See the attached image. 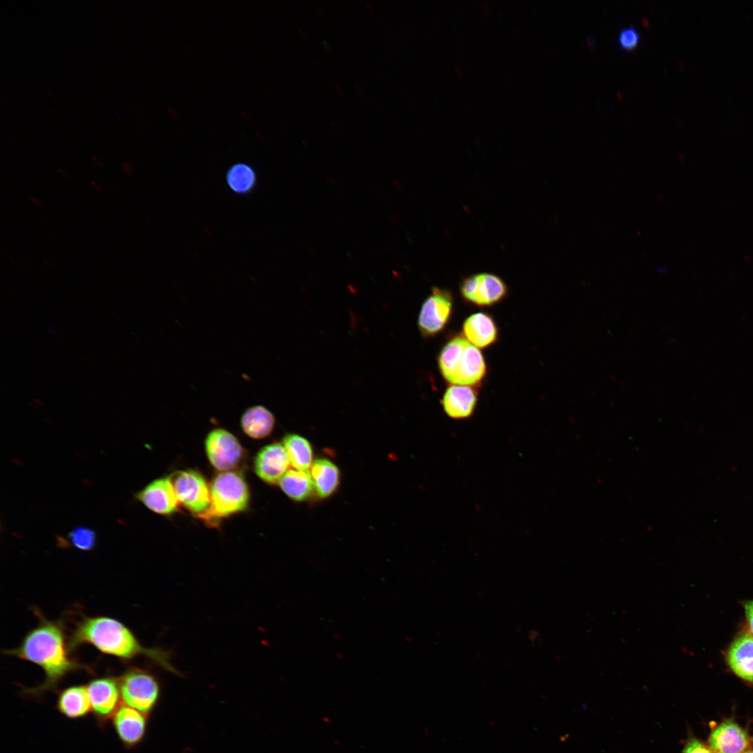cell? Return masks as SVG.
Returning <instances> with one entry per match:
<instances>
[{
	"label": "cell",
	"instance_id": "52a82bcc",
	"mask_svg": "<svg viewBox=\"0 0 753 753\" xmlns=\"http://www.w3.org/2000/svg\"><path fill=\"white\" fill-rule=\"evenodd\" d=\"M453 307L450 291L434 287L423 303L418 319L421 335L429 337L439 333L448 323Z\"/></svg>",
	"mask_w": 753,
	"mask_h": 753
},
{
	"label": "cell",
	"instance_id": "d6a6232c",
	"mask_svg": "<svg viewBox=\"0 0 753 753\" xmlns=\"http://www.w3.org/2000/svg\"><path fill=\"white\" fill-rule=\"evenodd\" d=\"M41 261L42 264L47 268H52L53 266L52 262L46 258H43Z\"/></svg>",
	"mask_w": 753,
	"mask_h": 753
},
{
	"label": "cell",
	"instance_id": "836d02e7",
	"mask_svg": "<svg viewBox=\"0 0 753 753\" xmlns=\"http://www.w3.org/2000/svg\"><path fill=\"white\" fill-rule=\"evenodd\" d=\"M743 753H753V750L747 752H744Z\"/></svg>",
	"mask_w": 753,
	"mask_h": 753
},
{
	"label": "cell",
	"instance_id": "277c9868",
	"mask_svg": "<svg viewBox=\"0 0 753 753\" xmlns=\"http://www.w3.org/2000/svg\"><path fill=\"white\" fill-rule=\"evenodd\" d=\"M210 495V508L201 518L211 522L245 510L250 497L244 478L234 471H222L213 478Z\"/></svg>",
	"mask_w": 753,
	"mask_h": 753
},
{
	"label": "cell",
	"instance_id": "44dd1931",
	"mask_svg": "<svg viewBox=\"0 0 753 753\" xmlns=\"http://www.w3.org/2000/svg\"><path fill=\"white\" fill-rule=\"evenodd\" d=\"M278 483L284 493L296 501H305L314 490L312 476L308 471L289 469Z\"/></svg>",
	"mask_w": 753,
	"mask_h": 753
},
{
	"label": "cell",
	"instance_id": "cb8c5ba5",
	"mask_svg": "<svg viewBox=\"0 0 753 753\" xmlns=\"http://www.w3.org/2000/svg\"><path fill=\"white\" fill-rule=\"evenodd\" d=\"M68 540L75 549L82 552L93 550L97 543V534L94 529L85 526H79L72 529Z\"/></svg>",
	"mask_w": 753,
	"mask_h": 753
},
{
	"label": "cell",
	"instance_id": "ffe728a7",
	"mask_svg": "<svg viewBox=\"0 0 753 753\" xmlns=\"http://www.w3.org/2000/svg\"><path fill=\"white\" fill-rule=\"evenodd\" d=\"M314 489L322 499L331 496L340 484V471L330 460L320 458L314 460L311 466Z\"/></svg>",
	"mask_w": 753,
	"mask_h": 753
},
{
	"label": "cell",
	"instance_id": "83f0119b",
	"mask_svg": "<svg viewBox=\"0 0 753 753\" xmlns=\"http://www.w3.org/2000/svg\"><path fill=\"white\" fill-rule=\"evenodd\" d=\"M121 169L123 172L129 176L134 175L135 172V168L133 165L128 160H123L121 162Z\"/></svg>",
	"mask_w": 753,
	"mask_h": 753
},
{
	"label": "cell",
	"instance_id": "9c48e42d",
	"mask_svg": "<svg viewBox=\"0 0 753 753\" xmlns=\"http://www.w3.org/2000/svg\"><path fill=\"white\" fill-rule=\"evenodd\" d=\"M93 713L98 725L104 726L123 702L118 678L102 676L91 680L86 685Z\"/></svg>",
	"mask_w": 753,
	"mask_h": 753
},
{
	"label": "cell",
	"instance_id": "5b68a950",
	"mask_svg": "<svg viewBox=\"0 0 753 753\" xmlns=\"http://www.w3.org/2000/svg\"><path fill=\"white\" fill-rule=\"evenodd\" d=\"M118 680L123 703L149 716L160 695V685L156 676L148 670L131 667Z\"/></svg>",
	"mask_w": 753,
	"mask_h": 753
},
{
	"label": "cell",
	"instance_id": "4fadbf2b",
	"mask_svg": "<svg viewBox=\"0 0 753 753\" xmlns=\"http://www.w3.org/2000/svg\"><path fill=\"white\" fill-rule=\"evenodd\" d=\"M289 465L285 448L278 443L264 447L257 455L254 463L257 475L270 484L279 482L289 470Z\"/></svg>",
	"mask_w": 753,
	"mask_h": 753
},
{
	"label": "cell",
	"instance_id": "9a60e30c",
	"mask_svg": "<svg viewBox=\"0 0 753 753\" xmlns=\"http://www.w3.org/2000/svg\"><path fill=\"white\" fill-rule=\"evenodd\" d=\"M477 403V394L470 386L452 385L447 388L441 404L447 416L460 420L470 417Z\"/></svg>",
	"mask_w": 753,
	"mask_h": 753
},
{
	"label": "cell",
	"instance_id": "ac0fdd59",
	"mask_svg": "<svg viewBox=\"0 0 753 753\" xmlns=\"http://www.w3.org/2000/svg\"><path fill=\"white\" fill-rule=\"evenodd\" d=\"M465 338L478 348H485L496 342L498 330L493 318L488 314H471L463 324Z\"/></svg>",
	"mask_w": 753,
	"mask_h": 753
},
{
	"label": "cell",
	"instance_id": "f546056e",
	"mask_svg": "<svg viewBox=\"0 0 753 753\" xmlns=\"http://www.w3.org/2000/svg\"><path fill=\"white\" fill-rule=\"evenodd\" d=\"M91 186L98 192H101L103 190V187L98 181L94 179L90 181Z\"/></svg>",
	"mask_w": 753,
	"mask_h": 753
},
{
	"label": "cell",
	"instance_id": "d6986e66",
	"mask_svg": "<svg viewBox=\"0 0 753 753\" xmlns=\"http://www.w3.org/2000/svg\"><path fill=\"white\" fill-rule=\"evenodd\" d=\"M275 419L272 412L262 405L248 408L241 418V426L245 434L253 439H263L273 430Z\"/></svg>",
	"mask_w": 753,
	"mask_h": 753
},
{
	"label": "cell",
	"instance_id": "1f68e13d",
	"mask_svg": "<svg viewBox=\"0 0 753 753\" xmlns=\"http://www.w3.org/2000/svg\"><path fill=\"white\" fill-rule=\"evenodd\" d=\"M58 172L65 179H68L70 178L69 173L61 167L58 168Z\"/></svg>",
	"mask_w": 753,
	"mask_h": 753
},
{
	"label": "cell",
	"instance_id": "7402d4cb",
	"mask_svg": "<svg viewBox=\"0 0 753 753\" xmlns=\"http://www.w3.org/2000/svg\"><path fill=\"white\" fill-rule=\"evenodd\" d=\"M282 441L290 464L295 469L307 471L313 463V452L310 443L296 434H289Z\"/></svg>",
	"mask_w": 753,
	"mask_h": 753
},
{
	"label": "cell",
	"instance_id": "7c38bea8",
	"mask_svg": "<svg viewBox=\"0 0 753 753\" xmlns=\"http://www.w3.org/2000/svg\"><path fill=\"white\" fill-rule=\"evenodd\" d=\"M135 497L151 511L161 515L176 512L179 503L169 476L153 480Z\"/></svg>",
	"mask_w": 753,
	"mask_h": 753
},
{
	"label": "cell",
	"instance_id": "d4e9b609",
	"mask_svg": "<svg viewBox=\"0 0 753 753\" xmlns=\"http://www.w3.org/2000/svg\"><path fill=\"white\" fill-rule=\"evenodd\" d=\"M641 34L634 26L629 25L622 27L616 38L619 47L623 50H632L635 49L641 41Z\"/></svg>",
	"mask_w": 753,
	"mask_h": 753
},
{
	"label": "cell",
	"instance_id": "7a4b0ae2",
	"mask_svg": "<svg viewBox=\"0 0 753 753\" xmlns=\"http://www.w3.org/2000/svg\"><path fill=\"white\" fill-rule=\"evenodd\" d=\"M82 644H90L100 653L122 660L146 656L166 671L181 676L172 663L170 652L144 646L126 625L112 617L98 616L81 619L70 637L69 646L72 651Z\"/></svg>",
	"mask_w": 753,
	"mask_h": 753
},
{
	"label": "cell",
	"instance_id": "8992f818",
	"mask_svg": "<svg viewBox=\"0 0 753 753\" xmlns=\"http://www.w3.org/2000/svg\"><path fill=\"white\" fill-rule=\"evenodd\" d=\"M179 503L199 517L211 506L210 487L205 479L191 469L177 471L170 476Z\"/></svg>",
	"mask_w": 753,
	"mask_h": 753
},
{
	"label": "cell",
	"instance_id": "4dcf8cb0",
	"mask_svg": "<svg viewBox=\"0 0 753 753\" xmlns=\"http://www.w3.org/2000/svg\"><path fill=\"white\" fill-rule=\"evenodd\" d=\"M91 159H92V161L94 162V164L97 167H98L100 168H102V167H104V163H103L102 160L100 158H98L96 155H93L91 156Z\"/></svg>",
	"mask_w": 753,
	"mask_h": 753
},
{
	"label": "cell",
	"instance_id": "484cf974",
	"mask_svg": "<svg viewBox=\"0 0 753 753\" xmlns=\"http://www.w3.org/2000/svg\"><path fill=\"white\" fill-rule=\"evenodd\" d=\"M683 753H714L700 740L690 737L686 742Z\"/></svg>",
	"mask_w": 753,
	"mask_h": 753
},
{
	"label": "cell",
	"instance_id": "f1b7e54d",
	"mask_svg": "<svg viewBox=\"0 0 753 753\" xmlns=\"http://www.w3.org/2000/svg\"><path fill=\"white\" fill-rule=\"evenodd\" d=\"M29 201L36 208L43 209L46 207L45 203L40 198L35 196L29 197Z\"/></svg>",
	"mask_w": 753,
	"mask_h": 753
},
{
	"label": "cell",
	"instance_id": "3957f363",
	"mask_svg": "<svg viewBox=\"0 0 753 753\" xmlns=\"http://www.w3.org/2000/svg\"><path fill=\"white\" fill-rule=\"evenodd\" d=\"M438 364L443 378L452 385L474 386L486 374L482 353L462 336L452 337L443 346Z\"/></svg>",
	"mask_w": 753,
	"mask_h": 753
},
{
	"label": "cell",
	"instance_id": "5bb4252c",
	"mask_svg": "<svg viewBox=\"0 0 753 753\" xmlns=\"http://www.w3.org/2000/svg\"><path fill=\"white\" fill-rule=\"evenodd\" d=\"M749 743L747 733L730 720L715 727L708 739L710 748L714 753H743Z\"/></svg>",
	"mask_w": 753,
	"mask_h": 753
},
{
	"label": "cell",
	"instance_id": "6da1fadb",
	"mask_svg": "<svg viewBox=\"0 0 753 753\" xmlns=\"http://www.w3.org/2000/svg\"><path fill=\"white\" fill-rule=\"evenodd\" d=\"M35 614L38 625L25 634L17 647L5 650L4 653L36 664L44 671L41 684L22 690L23 697L39 700L47 692L55 690L68 674L89 670V667L70 656L69 641L61 623L48 620L38 611Z\"/></svg>",
	"mask_w": 753,
	"mask_h": 753
},
{
	"label": "cell",
	"instance_id": "2e32d148",
	"mask_svg": "<svg viewBox=\"0 0 753 753\" xmlns=\"http://www.w3.org/2000/svg\"><path fill=\"white\" fill-rule=\"evenodd\" d=\"M731 669L742 679L753 683V635L744 633L731 644L727 652Z\"/></svg>",
	"mask_w": 753,
	"mask_h": 753
},
{
	"label": "cell",
	"instance_id": "603a6c76",
	"mask_svg": "<svg viewBox=\"0 0 753 753\" xmlns=\"http://www.w3.org/2000/svg\"><path fill=\"white\" fill-rule=\"evenodd\" d=\"M257 174L248 164L237 162L231 166L226 174L229 188L235 193L245 195L250 192L257 184Z\"/></svg>",
	"mask_w": 753,
	"mask_h": 753
},
{
	"label": "cell",
	"instance_id": "8fae6325",
	"mask_svg": "<svg viewBox=\"0 0 753 753\" xmlns=\"http://www.w3.org/2000/svg\"><path fill=\"white\" fill-rule=\"evenodd\" d=\"M148 715L122 703L112 718L116 736L123 747L132 749L144 740Z\"/></svg>",
	"mask_w": 753,
	"mask_h": 753
},
{
	"label": "cell",
	"instance_id": "ba28073f",
	"mask_svg": "<svg viewBox=\"0 0 753 753\" xmlns=\"http://www.w3.org/2000/svg\"><path fill=\"white\" fill-rule=\"evenodd\" d=\"M463 298L478 306H490L506 296L508 287L498 275L481 273L464 278L459 285Z\"/></svg>",
	"mask_w": 753,
	"mask_h": 753
},
{
	"label": "cell",
	"instance_id": "4316f807",
	"mask_svg": "<svg viewBox=\"0 0 753 753\" xmlns=\"http://www.w3.org/2000/svg\"><path fill=\"white\" fill-rule=\"evenodd\" d=\"M744 609L749 628L753 635V600L746 602Z\"/></svg>",
	"mask_w": 753,
	"mask_h": 753
},
{
	"label": "cell",
	"instance_id": "30bf717a",
	"mask_svg": "<svg viewBox=\"0 0 753 753\" xmlns=\"http://www.w3.org/2000/svg\"><path fill=\"white\" fill-rule=\"evenodd\" d=\"M205 446L211 464L221 471H229L236 467L244 452L236 436L221 428L215 429L208 434Z\"/></svg>",
	"mask_w": 753,
	"mask_h": 753
},
{
	"label": "cell",
	"instance_id": "e0dca14e",
	"mask_svg": "<svg viewBox=\"0 0 753 753\" xmlns=\"http://www.w3.org/2000/svg\"><path fill=\"white\" fill-rule=\"evenodd\" d=\"M65 717L78 720L91 713V705L86 685H72L61 690L56 705Z\"/></svg>",
	"mask_w": 753,
	"mask_h": 753
}]
</instances>
